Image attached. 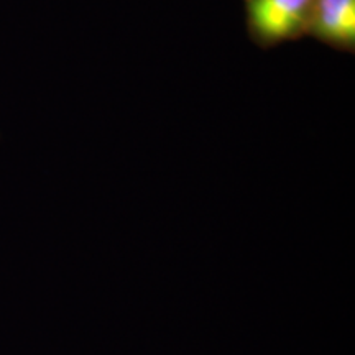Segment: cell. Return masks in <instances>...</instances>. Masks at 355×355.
<instances>
[{"label":"cell","mask_w":355,"mask_h":355,"mask_svg":"<svg viewBox=\"0 0 355 355\" xmlns=\"http://www.w3.org/2000/svg\"><path fill=\"white\" fill-rule=\"evenodd\" d=\"M314 0H245L252 42L273 48L308 37Z\"/></svg>","instance_id":"1"},{"label":"cell","mask_w":355,"mask_h":355,"mask_svg":"<svg viewBox=\"0 0 355 355\" xmlns=\"http://www.w3.org/2000/svg\"><path fill=\"white\" fill-rule=\"evenodd\" d=\"M308 37L339 51L355 50V0H314Z\"/></svg>","instance_id":"2"}]
</instances>
